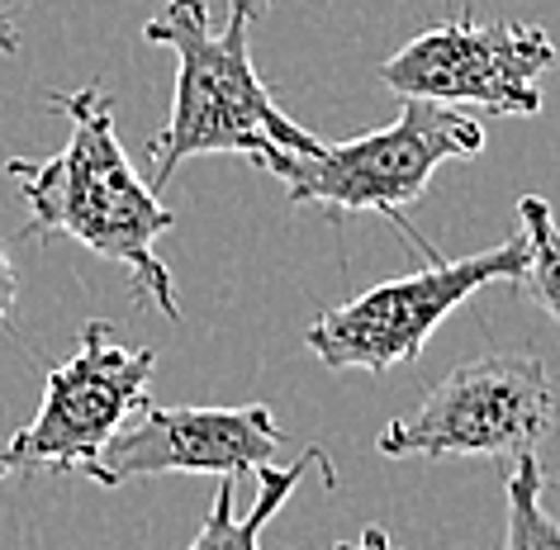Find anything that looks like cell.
Instances as JSON below:
<instances>
[{"instance_id": "obj_1", "label": "cell", "mask_w": 560, "mask_h": 550, "mask_svg": "<svg viewBox=\"0 0 560 550\" xmlns=\"http://www.w3.org/2000/svg\"><path fill=\"white\" fill-rule=\"evenodd\" d=\"M52 109L67 115L72 133L52 157H10L5 176L30 204L24 237H72L105 261L129 271L133 290L158 304L162 318H180L176 280L158 257V237L176 229V214L158 200L152 180L138 176L119 133L115 105L101 86L58 91Z\"/></svg>"}, {"instance_id": "obj_2", "label": "cell", "mask_w": 560, "mask_h": 550, "mask_svg": "<svg viewBox=\"0 0 560 550\" xmlns=\"http://www.w3.org/2000/svg\"><path fill=\"white\" fill-rule=\"evenodd\" d=\"M266 0H229V24H209V0H166L143 24L148 44L176 58V95L166 129L152 138V190L176 176V166L209 152H243L271 166L285 152H318L324 138L300 129L276 105L271 86L252 62V20Z\"/></svg>"}, {"instance_id": "obj_3", "label": "cell", "mask_w": 560, "mask_h": 550, "mask_svg": "<svg viewBox=\"0 0 560 550\" xmlns=\"http://www.w3.org/2000/svg\"><path fill=\"white\" fill-rule=\"evenodd\" d=\"M485 129L466 109L432 105V101H404L399 119L385 129L347 138V143H324L318 152H285L276 157L271 172L285 186L290 204H318L332 219L347 214H385L395 229L413 237V247L428 261H442L423 243V233L409 223V204L428 190L442 162L480 157Z\"/></svg>"}, {"instance_id": "obj_4", "label": "cell", "mask_w": 560, "mask_h": 550, "mask_svg": "<svg viewBox=\"0 0 560 550\" xmlns=\"http://www.w3.org/2000/svg\"><path fill=\"white\" fill-rule=\"evenodd\" d=\"M556 432V389L537 351H499L456 365L428 389L418 413L385 422L375 450L389 460H452L494 456L513 460Z\"/></svg>"}, {"instance_id": "obj_5", "label": "cell", "mask_w": 560, "mask_h": 550, "mask_svg": "<svg viewBox=\"0 0 560 550\" xmlns=\"http://www.w3.org/2000/svg\"><path fill=\"white\" fill-rule=\"evenodd\" d=\"M523 266L527 237L517 229L513 237H503L485 251H470V257L456 261H428V271L385 280V285H371L366 294H357L338 308H324L304 332V347L328 371L381 375L389 365H413L423 356L428 337L446 323V314H456L475 290L517 280Z\"/></svg>"}, {"instance_id": "obj_6", "label": "cell", "mask_w": 560, "mask_h": 550, "mask_svg": "<svg viewBox=\"0 0 560 550\" xmlns=\"http://www.w3.org/2000/svg\"><path fill=\"white\" fill-rule=\"evenodd\" d=\"M152 347H124L109 323H86L81 342L44 379L38 413L0 442V479L38 470H91L115 432L148 403Z\"/></svg>"}, {"instance_id": "obj_7", "label": "cell", "mask_w": 560, "mask_h": 550, "mask_svg": "<svg viewBox=\"0 0 560 550\" xmlns=\"http://www.w3.org/2000/svg\"><path fill=\"white\" fill-rule=\"evenodd\" d=\"M556 67V38L517 20H442L381 62L399 101L485 109L499 119L541 115V77Z\"/></svg>"}, {"instance_id": "obj_8", "label": "cell", "mask_w": 560, "mask_h": 550, "mask_svg": "<svg viewBox=\"0 0 560 550\" xmlns=\"http://www.w3.org/2000/svg\"><path fill=\"white\" fill-rule=\"evenodd\" d=\"M280 428L266 403L243 408H162L143 403V418L124 422L115 442L91 465L101 489H119L129 479L152 475H257L280 465Z\"/></svg>"}, {"instance_id": "obj_9", "label": "cell", "mask_w": 560, "mask_h": 550, "mask_svg": "<svg viewBox=\"0 0 560 550\" xmlns=\"http://www.w3.org/2000/svg\"><path fill=\"white\" fill-rule=\"evenodd\" d=\"M310 470H318V475L328 479V484H338V475H332V460H328L318 446H310L300 460H290V465H266V470H257V503H252L247 517L233 513L237 489H233V475H223L214 503H209L205 527H200V536H195L186 550H261V546H257V541H261V527H266V522H271L290 499H295L300 479L310 475Z\"/></svg>"}, {"instance_id": "obj_10", "label": "cell", "mask_w": 560, "mask_h": 550, "mask_svg": "<svg viewBox=\"0 0 560 550\" xmlns=\"http://www.w3.org/2000/svg\"><path fill=\"white\" fill-rule=\"evenodd\" d=\"M503 499H509V522L499 550H560V522L546 513V470L537 450L509 460Z\"/></svg>"}, {"instance_id": "obj_11", "label": "cell", "mask_w": 560, "mask_h": 550, "mask_svg": "<svg viewBox=\"0 0 560 550\" xmlns=\"http://www.w3.org/2000/svg\"><path fill=\"white\" fill-rule=\"evenodd\" d=\"M517 223H523V237H527V266L517 276V285L527 290V300L546 318L560 323V223L541 195L517 200Z\"/></svg>"}, {"instance_id": "obj_12", "label": "cell", "mask_w": 560, "mask_h": 550, "mask_svg": "<svg viewBox=\"0 0 560 550\" xmlns=\"http://www.w3.org/2000/svg\"><path fill=\"white\" fill-rule=\"evenodd\" d=\"M20 300V276H15V261H10L5 243H0V323L10 318V308Z\"/></svg>"}, {"instance_id": "obj_13", "label": "cell", "mask_w": 560, "mask_h": 550, "mask_svg": "<svg viewBox=\"0 0 560 550\" xmlns=\"http://www.w3.org/2000/svg\"><path fill=\"white\" fill-rule=\"evenodd\" d=\"M328 550H404V546L389 541L385 527H366V531L357 536V541H338V546H328Z\"/></svg>"}, {"instance_id": "obj_14", "label": "cell", "mask_w": 560, "mask_h": 550, "mask_svg": "<svg viewBox=\"0 0 560 550\" xmlns=\"http://www.w3.org/2000/svg\"><path fill=\"white\" fill-rule=\"evenodd\" d=\"M0 52H20V30H15V15H10V0H0Z\"/></svg>"}]
</instances>
